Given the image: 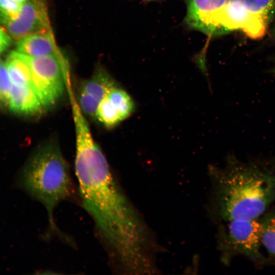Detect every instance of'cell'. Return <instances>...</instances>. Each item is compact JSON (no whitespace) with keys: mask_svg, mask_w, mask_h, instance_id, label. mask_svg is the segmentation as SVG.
<instances>
[{"mask_svg":"<svg viewBox=\"0 0 275 275\" xmlns=\"http://www.w3.org/2000/svg\"><path fill=\"white\" fill-rule=\"evenodd\" d=\"M75 132V170L82 206L120 270L139 272L151 262L156 246L113 176L88 124H77Z\"/></svg>","mask_w":275,"mask_h":275,"instance_id":"cell-1","label":"cell"},{"mask_svg":"<svg viewBox=\"0 0 275 275\" xmlns=\"http://www.w3.org/2000/svg\"><path fill=\"white\" fill-rule=\"evenodd\" d=\"M209 211L217 224L260 218L275 205V157L229 158L210 174Z\"/></svg>","mask_w":275,"mask_h":275,"instance_id":"cell-2","label":"cell"},{"mask_svg":"<svg viewBox=\"0 0 275 275\" xmlns=\"http://www.w3.org/2000/svg\"><path fill=\"white\" fill-rule=\"evenodd\" d=\"M21 183L45 208L50 231L64 238L56 224L54 211L73 190L69 168L58 146L50 142L38 150L25 167Z\"/></svg>","mask_w":275,"mask_h":275,"instance_id":"cell-3","label":"cell"},{"mask_svg":"<svg viewBox=\"0 0 275 275\" xmlns=\"http://www.w3.org/2000/svg\"><path fill=\"white\" fill-rule=\"evenodd\" d=\"M217 225V247L224 264L229 265L234 258L242 257L257 269L268 266L262 251L260 218L232 220Z\"/></svg>","mask_w":275,"mask_h":275,"instance_id":"cell-4","label":"cell"},{"mask_svg":"<svg viewBox=\"0 0 275 275\" xmlns=\"http://www.w3.org/2000/svg\"><path fill=\"white\" fill-rule=\"evenodd\" d=\"M268 24L261 16L248 10L242 0H227L219 8L200 17L190 27L209 36L239 30L251 39H257L266 34Z\"/></svg>","mask_w":275,"mask_h":275,"instance_id":"cell-5","label":"cell"},{"mask_svg":"<svg viewBox=\"0 0 275 275\" xmlns=\"http://www.w3.org/2000/svg\"><path fill=\"white\" fill-rule=\"evenodd\" d=\"M25 56L32 70L33 90L44 109L53 107L67 91L66 82L70 77V70L66 58L64 54Z\"/></svg>","mask_w":275,"mask_h":275,"instance_id":"cell-6","label":"cell"},{"mask_svg":"<svg viewBox=\"0 0 275 275\" xmlns=\"http://www.w3.org/2000/svg\"><path fill=\"white\" fill-rule=\"evenodd\" d=\"M4 26L9 35L17 40L29 35L52 30L46 2L28 0L22 4L17 18Z\"/></svg>","mask_w":275,"mask_h":275,"instance_id":"cell-7","label":"cell"},{"mask_svg":"<svg viewBox=\"0 0 275 275\" xmlns=\"http://www.w3.org/2000/svg\"><path fill=\"white\" fill-rule=\"evenodd\" d=\"M16 49L31 57L63 54L56 43L52 30L33 34L17 40Z\"/></svg>","mask_w":275,"mask_h":275,"instance_id":"cell-8","label":"cell"},{"mask_svg":"<svg viewBox=\"0 0 275 275\" xmlns=\"http://www.w3.org/2000/svg\"><path fill=\"white\" fill-rule=\"evenodd\" d=\"M11 111L21 115H34L44 109L32 88L13 84L7 105Z\"/></svg>","mask_w":275,"mask_h":275,"instance_id":"cell-9","label":"cell"},{"mask_svg":"<svg viewBox=\"0 0 275 275\" xmlns=\"http://www.w3.org/2000/svg\"><path fill=\"white\" fill-rule=\"evenodd\" d=\"M116 86L112 76L102 67H99L92 75L81 84L78 93L84 94L100 103L108 92Z\"/></svg>","mask_w":275,"mask_h":275,"instance_id":"cell-10","label":"cell"},{"mask_svg":"<svg viewBox=\"0 0 275 275\" xmlns=\"http://www.w3.org/2000/svg\"><path fill=\"white\" fill-rule=\"evenodd\" d=\"M6 64L13 84L32 87V70L24 54L17 51L10 52Z\"/></svg>","mask_w":275,"mask_h":275,"instance_id":"cell-11","label":"cell"},{"mask_svg":"<svg viewBox=\"0 0 275 275\" xmlns=\"http://www.w3.org/2000/svg\"><path fill=\"white\" fill-rule=\"evenodd\" d=\"M261 240L268 266L275 268V205L260 218Z\"/></svg>","mask_w":275,"mask_h":275,"instance_id":"cell-12","label":"cell"},{"mask_svg":"<svg viewBox=\"0 0 275 275\" xmlns=\"http://www.w3.org/2000/svg\"><path fill=\"white\" fill-rule=\"evenodd\" d=\"M227 0H188L185 22L190 27L203 15L223 6Z\"/></svg>","mask_w":275,"mask_h":275,"instance_id":"cell-13","label":"cell"},{"mask_svg":"<svg viewBox=\"0 0 275 275\" xmlns=\"http://www.w3.org/2000/svg\"><path fill=\"white\" fill-rule=\"evenodd\" d=\"M112 105L123 120L132 113L134 105L128 94L122 89L115 86L105 96Z\"/></svg>","mask_w":275,"mask_h":275,"instance_id":"cell-14","label":"cell"},{"mask_svg":"<svg viewBox=\"0 0 275 275\" xmlns=\"http://www.w3.org/2000/svg\"><path fill=\"white\" fill-rule=\"evenodd\" d=\"M95 118L108 128L115 126L123 121L105 96L98 106Z\"/></svg>","mask_w":275,"mask_h":275,"instance_id":"cell-15","label":"cell"},{"mask_svg":"<svg viewBox=\"0 0 275 275\" xmlns=\"http://www.w3.org/2000/svg\"><path fill=\"white\" fill-rule=\"evenodd\" d=\"M242 1L248 10L261 16L268 23L275 14V0Z\"/></svg>","mask_w":275,"mask_h":275,"instance_id":"cell-16","label":"cell"},{"mask_svg":"<svg viewBox=\"0 0 275 275\" xmlns=\"http://www.w3.org/2000/svg\"><path fill=\"white\" fill-rule=\"evenodd\" d=\"M22 5L13 0H0V23L5 26L16 18Z\"/></svg>","mask_w":275,"mask_h":275,"instance_id":"cell-17","label":"cell"},{"mask_svg":"<svg viewBox=\"0 0 275 275\" xmlns=\"http://www.w3.org/2000/svg\"><path fill=\"white\" fill-rule=\"evenodd\" d=\"M12 85L6 62L0 60V103L2 104L8 105Z\"/></svg>","mask_w":275,"mask_h":275,"instance_id":"cell-18","label":"cell"},{"mask_svg":"<svg viewBox=\"0 0 275 275\" xmlns=\"http://www.w3.org/2000/svg\"><path fill=\"white\" fill-rule=\"evenodd\" d=\"M12 43L11 37L0 27V54L8 49Z\"/></svg>","mask_w":275,"mask_h":275,"instance_id":"cell-19","label":"cell"},{"mask_svg":"<svg viewBox=\"0 0 275 275\" xmlns=\"http://www.w3.org/2000/svg\"><path fill=\"white\" fill-rule=\"evenodd\" d=\"M270 36L271 38L275 41V18H274V21L270 30Z\"/></svg>","mask_w":275,"mask_h":275,"instance_id":"cell-20","label":"cell"},{"mask_svg":"<svg viewBox=\"0 0 275 275\" xmlns=\"http://www.w3.org/2000/svg\"><path fill=\"white\" fill-rule=\"evenodd\" d=\"M14 1L20 4L21 5L23 4L25 2H26L28 0H13Z\"/></svg>","mask_w":275,"mask_h":275,"instance_id":"cell-21","label":"cell"},{"mask_svg":"<svg viewBox=\"0 0 275 275\" xmlns=\"http://www.w3.org/2000/svg\"><path fill=\"white\" fill-rule=\"evenodd\" d=\"M146 1H156V0H146Z\"/></svg>","mask_w":275,"mask_h":275,"instance_id":"cell-22","label":"cell"}]
</instances>
